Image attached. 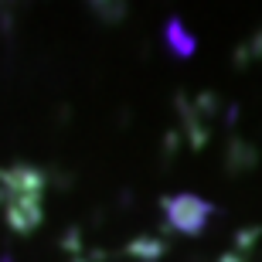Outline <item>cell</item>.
Returning a JSON list of instances; mask_svg holds the SVG:
<instances>
[{
    "label": "cell",
    "instance_id": "6da1fadb",
    "mask_svg": "<svg viewBox=\"0 0 262 262\" xmlns=\"http://www.w3.org/2000/svg\"><path fill=\"white\" fill-rule=\"evenodd\" d=\"M167 38H170V48L181 51L184 58H187V55H194V38L184 31L181 20H170V24H167Z\"/></svg>",
    "mask_w": 262,
    "mask_h": 262
}]
</instances>
